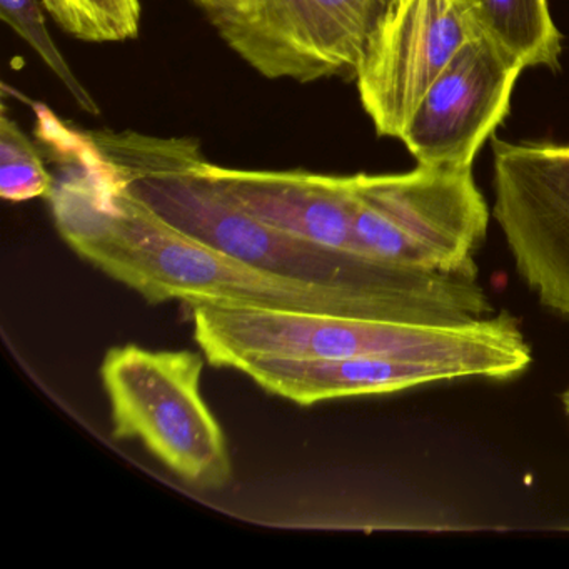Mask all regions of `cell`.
Listing matches in <instances>:
<instances>
[{
	"instance_id": "1",
	"label": "cell",
	"mask_w": 569,
	"mask_h": 569,
	"mask_svg": "<svg viewBox=\"0 0 569 569\" xmlns=\"http://www.w3.org/2000/svg\"><path fill=\"white\" fill-rule=\"evenodd\" d=\"M48 196L66 244L151 302L325 312L426 325L388 296L288 278L179 231L122 188L84 134L61 152Z\"/></svg>"
},
{
	"instance_id": "2",
	"label": "cell",
	"mask_w": 569,
	"mask_h": 569,
	"mask_svg": "<svg viewBox=\"0 0 569 569\" xmlns=\"http://www.w3.org/2000/svg\"><path fill=\"white\" fill-rule=\"evenodd\" d=\"M116 181L159 218L248 264L288 278L388 296L426 325H466L495 315L479 271L425 272L331 251L262 224L222 198L199 172L201 142L136 131L86 132Z\"/></svg>"
},
{
	"instance_id": "3",
	"label": "cell",
	"mask_w": 569,
	"mask_h": 569,
	"mask_svg": "<svg viewBox=\"0 0 569 569\" xmlns=\"http://www.w3.org/2000/svg\"><path fill=\"white\" fill-rule=\"evenodd\" d=\"M189 308L206 361L234 371L252 358H389L446 366L461 379H511L532 362L531 346L508 312L441 326L238 306Z\"/></svg>"
},
{
	"instance_id": "4",
	"label": "cell",
	"mask_w": 569,
	"mask_h": 569,
	"mask_svg": "<svg viewBox=\"0 0 569 569\" xmlns=\"http://www.w3.org/2000/svg\"><path fill=\"white\" fill-rule=\"evenodd\" d=\"M204 361L138 345L106 352L101 379L116 439H138L179 479L202 489L231 481L224 431L202 398Z\"/></svg>"
},
{
	"instance_id": "5",
	"label": "cell",
	"mask_w": 569,
	"mask_h": 569,
	"mask_svg": "<svg viewBox=\"0 0 569 569\" xmlns=\"http://www.w3.org/2000/svg\"><path fill=\"white\" fill-rule=\"evenodd\" d=\"M355 231L369 258L425 272L478 271L488 204L472 168L419 164L402 174L355 176Z\"/></svg>"
},
{
	"instance_id": "6",
	"label": "cell",
	"mask_w": 569,
	"mask_h": 569,
	"mask_svg": "<svg viewBox=\"0 0 569 569\" xmlns=\"http://www.w3.org/2000/svg\"><path fill=\"white\" fill-rule=\"evenodd\" d=\"M391 0H222L206 12L236 56L262 78L312 84L356 79Z\"/></svg>"
},
{
	"instance_id": "7",
	"label": "cell",
	"mask_w": 569,
	"mask_h": 569,
	"mask_svg": "<svg viewBox=\"0 0 569 569\" xmlns=\"http://www.w3.org/2000/svg\"><path fill=\"white\" fill-rule=\"evenodd\" d=\"M492 218L516 271L549 311L569 318V146L492 139Z\"/></svg>"
},
{
	"instance_id": "8",
	"label": "cell",
	"mask_w": 569,
	"mask_h": 569,
	"mask_svg": "<svg viewBox=\"0 0 569 569\" xmlns=\"http://www.w3.org/2000/svg\"><path fill=\"white\" fill-rule=\"evenodd\" d=\"M475 38L455 0H391L356 72L359 99L382 138L406 124L446 66Z\"/></svg>"
},
{
	"instance_id": "9",
	"label": "cell",
	"mask_w": 569,
	"mask_h": 569,
	"mask_svg": "<svg viewBox=\"0 0 569 569\" xmlns=\"http://www.w3.org/2000/svg\"><path fill=\"white\" fill-rule=\"evenodd\" d=\"M522 66L475 36L451 59L409 118L401 141L419 164L472 168L509 111Z\"/></svg>"
},
{
	"instance_id": "10",
	"label": "cell",
	"mask_w": 569,
	"mask_h": 569,
	"mask_svg": "<svg viewBox=\"0 0 569 569\" xmlns=\"http://www.w3.org/2000/svg\"><path fill=\"white\" fill-rule=\"evenodd\" d=\"M199 172L222 198L262 224L331 251L369 258L355 231V176L222 168L204 156Z\"/></svg>"
},
{
	"instance_id": "11",
	"label": "cell",
	"mask_w": 569,
	"mask_h": 569,
	"mask_svg": "<svg viewBox=\"0 0 569 569\" xmlns=\"http://www.w3.org/2000/svg\"><path fill=\"white\" fill-rule=\"evenodd\" d=\"M236 371L264 391L299 406L392 395L461 379L446 366L389 358H252Z\"/></svg>"
},
{
	"instance_id": "12",
	"label": "cell",
	"mask_w": 569,
	"mask_h": 569,
	"mask_svg": "<svg viewBox=\"0 0 569 569\" xmlns=\"http://www.w3.org/2000/svg\"><path fill=\"white\" fill-rule=\"evenodd\" d=\"M456 4L475 36L488 39L522 68L558 69L561 36L548 0H461Z\"/></svg>"
},
{
	"instance_id": "13",
	"label": "cell",
	"mask_w": 569,
	"mask_h": 569,
	"mask_svg": "<svg viewBox=\"0 0 569 569\" xmlns=\"http://www.w3.org/2000/svg\"><path fill=\"white\" fill-rule=\"evenodd\" d=\"M59 28L82 42L116 44L139 38V0H41Z\"/></svg>"
},
{
	"instance_id": "14",
	"label": "cell",
	"mask_w": 569,
	"mask_h": 569,
	"mask_svg": "<svg viewBox=\"0 0 569 569\" xmlns=\"http://www.w3.org/2000/svg\"><path fill=\"white\" fill-rule=\"evenodd\" d=\"M39 0H0V18L48 66L49 71L68 89L76 104L91 116L101 114L94 96L79 81L61 49L49 34Z\"/></svg>"
},
{
	"instance_id": "15",
	"label": "cell",
	"mask_w": 569,
	"mask_h": 569,
	"mask_svg": "<svg viewBox=\"0 0 569 569\" xmlns=\"http://www.w3.org/2000/svg\"><path fill=\"white\" fill-rule=\"evenodd\" d=\"M56 179L46 168L38 148L21 126L0 116V196L4 201L26 202L51 194Z\"/></svg>"
},
{
	"instance_id": "16",
	"label": "cell",
	"mask_w": 569,
	"mask_h": 569,
	"mask_svg": "<svg viewBox=\"0 0 569 569\" xmlns=\"http://www.w3.org/2000/svg\"><path fill=\"white\" fill-rule=\"evenodd\" d=\"M196 4L201 6L206 12L212 11V9L218 8L221 4L222 0H194Z\"/></svg>"
},
{
	"instance_id": "17",
	"label": "cell",
	"mask_w": 569,
	"mask_h": 569,
	"mask_svg": "<svg viewBox=\"0 0 569 569\" xmlns=\"http://www.w3.org/2000/svg\"><path fill=\"white\" fill-rule=\"evenodd\" d=\"M562 408H565L566 415L569 416V386L562 391L561 395Z\"/></svg>"
},
{
	"instance_id": "18",
	"label": "cell",
	"mask_w": 569,
	"mask_h": 569,
	"mask_svg": "<svg viewBox=\"0 0 569 569\" xmlns=\"http://www.w3.org/2000/svg\"><path fill=\"white\" fill-rule=\"evenodd\" d=\"M455 2H461V0H455Z\"/></svg>"
}]
</instances>
